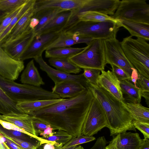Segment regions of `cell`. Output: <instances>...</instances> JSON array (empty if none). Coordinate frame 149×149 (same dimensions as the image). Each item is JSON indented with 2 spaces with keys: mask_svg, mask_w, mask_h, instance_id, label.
<instances>
[{
  "mask_svg": "<svg viewBox=\"0 0 149 149\" xmlns=\"http://www.w3.org/2000/svg\"><path fill=\"white\" fill-rule=\"evenodd\" d=\"M94 97L89 87L75 96L37 110L31 116L49 124L54 130H62L77 137L81 134Z\"/></svg>",
  "mask_w": 149,
  "mask_h": 149,
  "instance_id": "cell-1",
  "label": "cell"
},
{
  "mask_svg": "<svg viewBox=\"0 0 149 149\" xmlns=\"http://www.w3.org/2000/svg\"><path fill=\"white\" fill-rule=\"evenodd\" d=\"M89 88L94 97L98 101L105 113L107 127L110 135L113 136L127 130L136 131L134 120L127 105L98 86L90 84Z\"/></svg>",
  "mask_w": 149,
  "mask_h": 149,
  "instance_id": "cell-2",
  "label": "cell"
},
{
  "mask_svg": "<svg viewBox=\"0 0 149 149\" xmlns=\"http://www.w3.org/2000/svg\"><path fill=\"white\" fill-rule=\"evenodd\" d=\"M121 27L120 19L97 22L77 21L62 32L82 37L104 40L116 38Z\"/></svg>",
  "mask_w": 149,
  "mask_h": 149,
  "instance_id": "cell-3",
  "label": "cell"
},
{
  "mask_svg": "<svg viewBox=\"0 0 149 149\" xmlns=\"http://www.w3.org/2000/svg\"><path fill=\"white\" fill-rule=\"evenodd\" d=\"M0 87L6 95L16 103L61 98L52 91L40 87L18 84L0 76Z\"/></svg>",
  "mask_w": 149,
  "mask_h": 149,
  "instance_id": "cell-4",
  "label": "cell"
},
{
  "mask_svg": "<svg viewBox=\"0 0 149 149\" xmlns=\"http://www.w3.org/2000/svg\"><path fill=\"white\" fill-rule=\"evenodd\" d=\"M127 58L138 73L149 79V44L141 38L131 36L120 42Z\"/></svg>",
  "mask_w": 149,
  "mask_h": 149,
  "instance_id": "cell-5",
  "label": "cell"
},
{
  "mask_svg": "<svg viewBox=\"0 0 149 149\" xmlns=\"http://www.w3.org/2000/svg\"><path fill=\"white\" fill-rule=\"evenodd\" d=\"M82 52L69 58L80 68L104 70L106 65L103 40L93 39Z\"/></svg>",
  "mask_w": 149,
  "mask_h": 149,
  "instance_id": "cell-6",
  "label": "cell"
},
{
  "mask_svg": "<svg viewBox=\"0 0 149 149\" xmlns=\"http://www.w3.org/2000/svg\"><path fill=\"white\" fill-rule=\"evenodd\" d=\"M117 19L132 20L149 24V4L146 0H123L113 15Z\"/></svg>",
  "mask_w": 149,
  "mask_h": 149,
  "instance_id": "cell-7",
  "label": "cell"
},
{
  "mask_svg": "<svg viewBox=\"0 0 149 149\" xmlns=\"http://www.w3.org/2000/svg\"><path fill=\"white\" fill-rule=\"evenodd\" d=\"M103 41L106 64L117 66L130 77L132 68H134L125 55L120 42L116 38L104 40Z\"/></svg>",
  "mask_w": 149,
  "mask_h": 149,
  "instance_id": "cell-8",
  "label": "cell"
},
{
  "mask_svg": "<svg viewBox=\"0 0 149 149\" xmlns=\"http://www.w3.org/2000/svg\"><path fill=\"white\" fill-rule=\"evenodd\" d=\"M86 0H36L35 13L41 10L58 8L69 10L71 14L65 27L70 26L76 21L77 15L81 12Z\"/></svg>",
  "mask_w": 149,
  "mask_h": 149,
  "instance_id": "cell-9",
  "label": "cell"
},
{
  "mask_svg": "<svg viewBox=\"0 0 149 149\" xmlns=\"http://www.w3.org/2000/svg\"><path fill=\"white\" fill-rule=\"evenodd\" d=\"M107 126L105 113L98 101L94 97L85 120L81 134L92 136Z\"/></svg>",
  "mask_w": 149,
  "mask_h": 149,
  "instance_id": "cell-10",
  "label": "cell"
},
{
  "mask_svg": "<svg viewBox=\"0 0 149 149\" xmlns=\"http://www.w3.org/2000/svg\"><path fill=\"white\" fill-rule=\"evenodd\" d=\"M62 31L53 32L35 36L22 55L20 61L42 56L43 52L60 35Z\"/></svg>",
  "mask_w": 149,
  "mask_h": 149,
  "instance_id": "cell-11",
  "label": "cell"
},
{
  "mask_svg": "<svg viewBox=\"0 0 149 149\" xmlns=\"http://www.w3.org/2000/svg\"><path fill=\"white\" fill-rule=\"evenodd\" d=\"M39 64L40 68L45 72L55 84L66 81H73L80 83L86 88L90 87L89 82L83 73L73 75L54 69L48 65L43 59L42 56L34 58Z\"/></svg>",
  "mask_w": 149,
  "mask_h": 149,
  "instance_id": "cell-12",
  "label": "cell"
},
{
  "mask_svg": "<svg viewBox=\"0 0 149 149\" xmlns=\"http://www.w3.org/2000/svg\"><path fill=\"white\" fill-rule=\"evenodd\" d=\"M24 68L23 61L14 59L9 56L0 45V76L14 81L17 79Z\"/></svg>",
  "mask_w": 149,
  "mask_h": 149,
  "instance_id": "cell-13",
  "label": "cell"
},
{
  "mask_svg": "<svg viewBox=\"0 0 149 149\" xmlns=\"http://www.w3.org/2000/svg\"><path fill=\"white\" fill-rule=\"evenodd\" d=\"M35 36L33 30H30L5 44L0 45L11 57L20 61V58Z\"/></svg>",
  "mask_w": 149,
  "mask_h": 149,
  "instance_id": "cell-14",
  "label": "cell"
},
{
  "mask_svg": "<svg viewBox=\"0 0 149 149\" xmlns=\"http://www.w3.org/2000/svg\"><path fill=\"white\" fill-rule=\"evenodd\" d=\"M98 80V86L107 91L118 99L127 104L123 96L120 81L112 71L101 70Z\"/></svg>",
  "mask_w": 149,
  "mask_h": 149,
  "instance_id": "cell-15",
  "label": "cell"
},
{
  "mask_svg": "<svg viewBox=\"0 0 149 149\" xmlns=\"http://www.w3.org/2000/svg\"><path fill=\"white\" fill-rule=\"evenodd\" d=\"M120 1L119 0H86L82 12L93 11L111 16L114 14Z\"/></svg>",
  "mask_w": 149,
  "mask_h": 149,
  "instance_id": "cell-16",
  "label": "cell"
},
{
  "mask_svg": "<svg viewBox=\"0 0 149 149\" xmlns=\"http://www.w3.org/2000/svg\"><path fill=\"white\" fill-rule=\"evenodd\" d=\"M86 89L79 82L66 81L55 84L52 88V92L61 98H70L80 93Z\"/></svg>",
  "mask_w": 149,
  "mask_h": 149,
  "instance_id": "cell-17",
  "label": "cell"
},
{
  "mask_svg": "<svg viewBox=\"0 0 149 149\" xmlns=\"http://www.w3.org/2000/svg\"><path fill=\"white\" fill-rule=\"evenodd\" d=\"M2 116L3 120L13 123L26 131L37 136L33 126L31 116L26 113H16Z\"/></svg>",
  "mask_w": 149,
  "mask_h": 149,
  "instance_id": "cell-18",
  "label": "cell"
},
{
  "mask_svg": "<svg viewBox=\"0 0 149 149\" xmlns=\"http://www.w3.org/2000/svg\"><path fill=\"white\" fill-rule=\"evenodd\" d=\"M94 39L82 37L61 32L59 36L46 49V50L62 47H70L77 44L85 43L87 45Z\"/></svg>",
  "mask_w": 149,
  "mask_h": 149,
  "instance_id": "cell-19",
  "label": "cell"
},
{
  "mask_svg": "<svg viewBox=\"0 0 149 149\" xmlns=\"http://www.w3.org/2000/svg\"><path fill=\"white\" fill-rule=\"evenodd\" d=\"M34 13V5L20 19L8 36L0 45L6 44L26 31L32 30L29 27V24L30 20Z\"/></svg>",
  "mask_w": 149,
  "mask_h": 149,
  "instance_id": "cell-20",
  "label": "cell"
},
{
  "mask_svg": "<svg viewBox=\"0 0 149 149\" xmlns=\"http://www.w3.org/2000/svg\"><path fill=\"white\" fill-rule=\"evenodd\" d=\"M71 14V12L69 10L58 13L44 26L36 36H40L53 32L62 31L68 22Z\"/></svg>",
  "mask_w": 149,
  "mask_h": 149,
  "instance_id": "cell-21",
  "label": "cell"
},
{
  "mask_svg": "<svg viewBox=\"0 0 149 149\" xmlns=\"http://www.w3.org/2000/svg\"><path fill=\"white\" fill-rule=\"evenodd\" d=\"M122 27H123L132 36L149 40V24L132 20L120 19Z\"/></svg>",
  "mask_w": 149,
  "mask_h": 149,
  "instance_id": "cell-22",
  "label": "cell"
},
{
  "mask_svg": "<svg viewBox=\"0 0 149 149\" xmlns=\"http://www.w3.org/2000/svg\"><path fill=\"white\" fill-rule=\"evenodd\" d=\"M20 81L22 84L38 87L45 84L35 65L33 60L31 61L26 65L21 74Z\"/></svg>",
  "mask_w": 149,
  "mask_h": 149,
  "instance_id": "cell-23",
  "label": "cell"
},
{
  "mask_svg": "<svg viewBox=\"0 0 149 149\" xmlns=\"http://www.w3.org/2000/svg\"><path fill=\"white\" fill-rule=\"evenodd\" d=\"M118 149H138L142 139L139 133L125 132L117 135Z\"/></svg>",
  "mask_w": 149,
  "mask_h": 149,
  "instance_id": "cell-24",
  "label": "cell"
},
{
  "mask_svg": "<svg viewBox=\"0 0 149 149\" xmlns=\"http://www.w3.org/2000/svg\"><path fill=\"white\" fill-rule=\"evenodd\" d=\"M64 99L65 98H61L56 99L18 102H17L16 105L19 110L24 113L31 116L35 111L61 101Z\"/></svg>",
  "mask_w": 149,
  "mask_h": 149,
  "instance_id": "cell-25",
  "label": "cell"
},
{
  "mask_svg": "<svg viewBox=\"0 0 149 149\" xmlns=\"http://www.w3.org/2000/svg\"><path fill=\"white\" fill-rule=\"evenodd\" d=\"M120 85L123 97L126 102L140 103L141 100V90L130 81H120Z\"/></svg>",
  "mask_w": 149,
  "mask_h": 149,
  "instance_id": "cell-26",
  "label": "cell"
},
{
  "mask_svg": "<svg viewBox=\"0 0 149 149\" xmlns=\"http://www.w3.org/2000/svg\"><path fill=\"white\" fill-rule=\"evenodd\" d=\"M66 10L58 8H47L41 10L34 13L33 17L39 20V23L33 30L35 35L46 24L58 13Z\"/></svg>",
  "mask_w": 149,
  "mask_h": 149,
  "instance_id": "cell-27",
  "label": "cell"
},
{
  "mask_svg": "<svg viewBox=\"0 0 149 149\" xmlns=\"http://www.w3.org/2000/svg\"><path fill=\"white\" fill-rule=\"evenodd\" d=\"M86 47L82 48L62 47L46 50L45 56L47 58H69L84 51Z\"/></svg>",
  "mask_w": 149,
  "mask_h": 149,
  "instance_id": "cell-28",
  "label": "cell"
},
{
  "mask_svg": "<svg viewBox=\"0 0 149 149\" xmlns=\"http://www.w3.org/2000/svg\"><path fill=\"white\" fill-rule=\"evenodd\" d=\"M48 61L49 64L56 70L69 74H77L81 70V68L69 58H50Z\"/></svg>",
  "mask_w": 149,
  "mask_h": 149,
  "instance_id": "cell-29",
  "label": "cell"
},
{
  "mask_svg": "<svg viewBox=\"0 0 149 149\" xmlns=\"http://www.w3.org/2000/svg\"><path fill=\"white\" fill-rule=\"evenodd\" d=\"M128 108L133 120L149 123V109L140 103L126 102Z\"/></svg>",
  "mask_w": 149,
  "mask_h": 149,
  "instance_id": "cell-30",
  "label": "cell"
},
{
  "mask_svg": "<svg viewBox=\"0 0 149 149\" xmlns=\"http://www.w3.org/2000/svg\"><path fill=\"white\" fill-rule=\"evenodd\" d=\"M16 103L11 100L0 87V114L25 113L18 109Z\"/></svg>",
  "mask_w": 149,
  "mask_h": 149,
  "instance_id": "cell-31",
  "label": "cell"
},
{
  "mask_svg": "<svg viewBox=\"0 0 149 149\" xmlns=\"http://www.w3.org/2000/svg\"><path fill=\"white\" fill-rule=\"evenodd\" d=\"M36 0H27L19 12L14 17L9 26L0 36V45L8 36L22 16L34 6Z\"/></svg>",
  "mask_w": 149,
  "mask_h": 149,
  "instance_id": "cell-32",
  "label": "cell"
},
{
  "mask_svg": "<svg viewBox=\"0 0 149 149\" xmlns=\"http://www.w3.org/2000/svg\"><path fill=\"white\" fill-rule=\"evenodd\" d=\"M117 20L109 15L93 11H86L79 14L77 16L76 21H80L97 22L116 21Z\"/></svg>",
  "mask_w": 149,
  "mask_h": 149,
  "instance_id": "cell-33",
  "label": "cell"
},
{
  "mask_svg": "<svg viewBox=\"0 0 149 149\" xmlns=\"http://www.w3.org/2000/svg\"><path fill=\"white\" fill-rule=\"evenodd\" d=\"M57 130L53 131V134L52 136L43 139L55 142L62 147L73 137L65 131L60 130Z\"/></svg>",
  "mask_w": 149,
  "mask_h": 149,
  "instance_id": "cell-34",
  "label": "cell"
},
{
  "mask_svg": "<svg viewBox=\"0 0 149 149\" xmlns=\"http://www.w3.org/2000/svg\"><path fill=\"white\" fill-rule=\"evenodd\" d=\"M0 125L4 129L8 130L17 131L24 133L29 136H30L40 142V145L45 143H49L53 144V142L48 141L41 138L38 136H34L26 131L20 128L14 124L9 122L4 121L0 120Z\"/></svg>",
  "mask_w": 149,
  "mask_h": 149,
  "instance_id": "cell-35",
  "label": "cell"
},
{
  "mask_svg": "<svg viewBox=\"0 0 149 149\" xmlns=\"http://www.w3.org/2000/svg\"><path fill=\"white\" fill-rule=\"evenodd\" d=\"M0 134L10 140L15 144L19 149H37L40 144H35L24 141L20 139L8 135L0 128Z\"/></svg>",
  "mask_w": 149,
  "mask_h": 149,
  "instance_id": "cell-36",
  "label": "cell"
},
{
  "mask_svg": "<svg viewBox=\"0 0 149 149\" xmlns=\"http://www.w3.org/2000/svg\"><path fill=\"white\" fill-rule=\"evenodd\" d=\"M27 0H0V10L10 13L23 5Z\"/></svg>",
  "mask_w": 149,
  "mask_h": 149,
  "instance_id": "cell-37",
  "label": "cell"
},
{
  "mask_svg": "<svg viewBox=\"0 0 149 149\" xmlns=\"http://www.w3.org/2000/svg\"><path fill=\"white\" fill-rule=\"evenodd\" d=\"M83 74L89 83L94 86H98V80L101 70L96 69H83Z\"/></svg>",
  "mask_w": 149,
  "mask_h": 149,
  "instance_id": "cell-38",
  "label": "cell"
},
{
  "mask_svg": "<svg viewBox=\"0 0 149 149\" xmlns=\"http://www.w3.org/2000/svg\"><path fill=\"white\" fill-rule=\"evenodd\" d=\"M0 128L6 134L22 140L35 144H40V142L37 139L20 132L13 130H8Z\"/></svg>",
  "mask_w": 149,
  "mask_h": 149,
  "instance_id": "cell-39",
  "label": "cell"
},
{
  "mask_svg": "<svg viewBox=\"0 0 149 149\" xmlns=\"http://www.w3.org/2000/svg\"><path fill=\"white\" fill-rule=\"evenodd\" d=\"M95 139L93 136H88L81 134L78 136L72 137L67 143L61 148H65L78 145L89 142Z\"/></svg>",
  "mask_w": 149,
  "mask_h": 149,
  "instance_id": "cell-40",
  "label": "cell"
},
{
  "mask_svg": "<svg viewBox=\"0 0 149 149\" xmlns=\"http://www.w3.org/2000/svg\"><path fill=\"white\" fill-rule=\"evenodd\" d=\"M25 3L10 12L3 18L0 24V36L9 26L14 17L19 12Z\"/></svg>",
  "mask_w": 149,
  "mask_h": 149,
  "instance_id": "cell-41",
  "label": "cell"
},
{
  "mask_svg": "<svg viewBox=\"0 0 149 149\" xmlns=\"http://www.w3.org/2000/svg\"><path fill=\"white\" fill-rule=\"evenodd\" d=\"M33 126L37 136L43 133L44 131L50 125L35 117L32 116Z\"/></svg>",
  "mask_w": 149,
  "mask_h": 149,
  "instance_id": "cell-42",
  "label": "cell"
},
{
  "mask_svg": "<svg viewBox=\"0 0 149 149\" xmlns=\"http://www.w3.org/2000/svg\"><path fill=\"white\" fill-rule=\"evenodd\" d=\"M133 124L143 134L144 139H149V123L133 120Z\"/></svg>",
  "mask_w": 149,
  "mask_h": 149,
  "instance_id": "cell-43",
  "label": "cell"
},
{
  "mask_svg": "<svg viewBox=\"0 0 149 149\" xmlns=\"http://www.w3.org/2000/svg\"><path fill=\"white\" fill-rule=\"evenodd\" d=\"M111 65L112 71L120 81L126 80L131 81L130 77L122 69L113 64Z\"/></svg>",
  "mask_w": 149,
  "mask_h": 149,
  "instance_id": "cell-44",
  "label": "cell"
},
{
  "mask_svg": "<svg viewBox=\"0 0 149 149\" xmlns=\"http://www.w3.org/2000/svg\"><path fill=\"white\" fill-rule=\"evenodd\" d=\"M136 86L141 91H149V79L139 73Z\"/></svg>",
  "mask_w": 149,
  "mask_h": 149,
  "instance_id": "cell-45",
  "label": "cell"
},
{
  "mask_svg": "<svg viewBox=\"0 0 149 149\" xmlns=\"http://www.w3.org/2000/svg\"><path fill=\"white\" fill-rule=\"evenodd\" d=\"M107 141L105 137H99L94 145L90 149H105L106 146Z\"/></svg>",
  "mask_w": 149,
  "mask_h": 149,
  "instance_id": "cell-46",
  "label": "cell"
},
{
  "mask_svg": "<svg viewBox=\"0 0 149 149\" xmlns=\"http://www.w3.org/2000/svg\"><path fill=\"white\" fill-rule=\"evenodd\" d=\"M54 130L51 126H49L45 130L43 133L40 134V135L42 136L41 138H46L52 136L53 134V132Z\"/></svg>",
  "mask_w": 149,
  "mask_h": 149,
  "instance_id": "cell-47",
  "label": "cell"
},
{
  "mask_svg": "<svg viewBox=\"0 0 149 149\" xmlns=\"http://www.w3.org/2000/svg\"><path fill=\"white\" fill-rule=\"evenodd\" d=\"M132 72L130 77L131 81L136 87V81L138 78L139 73L137 70L134 68H132Z\"/></svg>",
  "mask_w": 149,
  "mask_h": 149,
  "instance_id": "cell-48",
  "label": "cell"
},
{
  "mask_svg": "<svg viewBox=\"0 0 149 149\" xmlns=\"http://www.w3.org/2000/svg\"><path fill=\"white\" fill-rule=\"evenodd\" d=\"M39 20L37 18L33 17L31 19L29 24L30 28L33 30L39 23Z\"/></svg>",
  "mask_w": 149,
  "mask_h": 149,
  "instance_id": "cell-49",
  "label": "cell"
},
{
  "mask_svg": "<svg viewBox=\"0 0 149 149\" xmlns=\"http://www.w3.org/2000/svg\"><path fill=\"white\" fill-rule=\"evenodd\" d=\"M117 137V135L110 142L109 145L106 146L105 149H118L116 146Z\"/></svg>",
  "mask_w": 149,
  "mask_h": 149,
  "instance_id": "cell-50",
  "label": "cell"
},
{
  "mask_svg": "<svg viewBox=\"0 0 149 149\" xmlns=\"http://www.w3.org/2000/svg\"><path fill=\"white\" fill-rule=\"evenodd\" d=\"M5 137L0 134V149H10L5 142Z\"/></svg>",
  "mask_w": 149,
  "mask_h": 149,
  "instance_id": "cell-51",
  "label": "cell"
},
{
  "mask_svg": "<svg viewBox=\"0 0 149 149\" xmlns=\"http://www.w3.org/2000/svg\"><path fill=\"white\" fill-rule=\"evenodd\" d=\"M138 149H149V139H142L141 143Z\"/></svg>",
  "mask_w": 149,
  "mask_h": 149,
  "instance_id": "cell-52",
  "label": "cell"
},
{
  "mask_svg": "<svg viewBox=\"0 0 149 149\" xmlns=\"http://www.w3.org/2000/svg\"><path fill=\"white\" fill-rule=\"evenodd\" d=\"M5 142L10 149H19L15 144L6 137Z\"/></svg>",
  "mask_w": 149,
  "mask_h": 149,
  "instance_id": "cell-53",
  "label": "cell"
},
{
  "mask_svg": "<svg viewBox=\"0 0 149 149\" xmlns=\"http://www.w3.org/2000/svg\"><path fill=\"white\" fill-rule=\"evenodd\" d=\"M141 97H143L145 99L146 102L148 106H149V91H141Z\"/></svg>",
  "mask_w": 149,
  "mask_h": 149,
  "instance_id": "cell-54",
  "label": "cell"
},
{
  "mask_svg": "<svg viewBox=\"0 0 149 149\" xmlns=\"http://www.w3.org/2000/svg\"><path fill=\"white\" fill-rule=\"evenodd\" d=\"M55 148L56 149H84L81 146L78 145L65 148H62L60 147L55 146ZM37 149H42L39 146Z\"/></svg>",
  "mask_w": 149,
  "mask_h": 149,
  "instance_id": "cell-55",
  "label": "cell"
},
{
  "mask_svg": "<svg viewBox=\"0 0 149 149\" xmlns=\"http://www.w3.org/2000/svg\"><path fill=\"white\" fill-rule=\"evenodd\" d=\"M9 13L0 10V20H3Z\"/></svg>",
  "mask_w": 149,
  "mask_h": 149,
  "instance_id": "cell-56",
  "label": "cell"
},
{
  "mask_svg": "<svg viewBox=\"0 0 149 149\" xmlns=\"http://www.w3.org/2000/svg\"><path fill=\"white\" fill-rule=\"evenodd\" d=\"M0 120H3V116L0 114Z\"/></svg>",
  "mask_w": 149,
  "mask_h": 149,
  "instance_id": "cell-57",
  "label": "cell"
},
{
  "mask_svg": "<svg viewBox=\"0 0 149 149\" xmlns=\"http://www.w3.org/2000/svg\"><path fill=\"white\" fill-rule=\"evenodd\" d=\"M2 20H0V24L1 22V21H2Z\"/></svg>",
  "mask_w": 149,
  "mask_h": 149,
  "instance_id": "cell-58",
  "label": "cell"
}]
</instances>
